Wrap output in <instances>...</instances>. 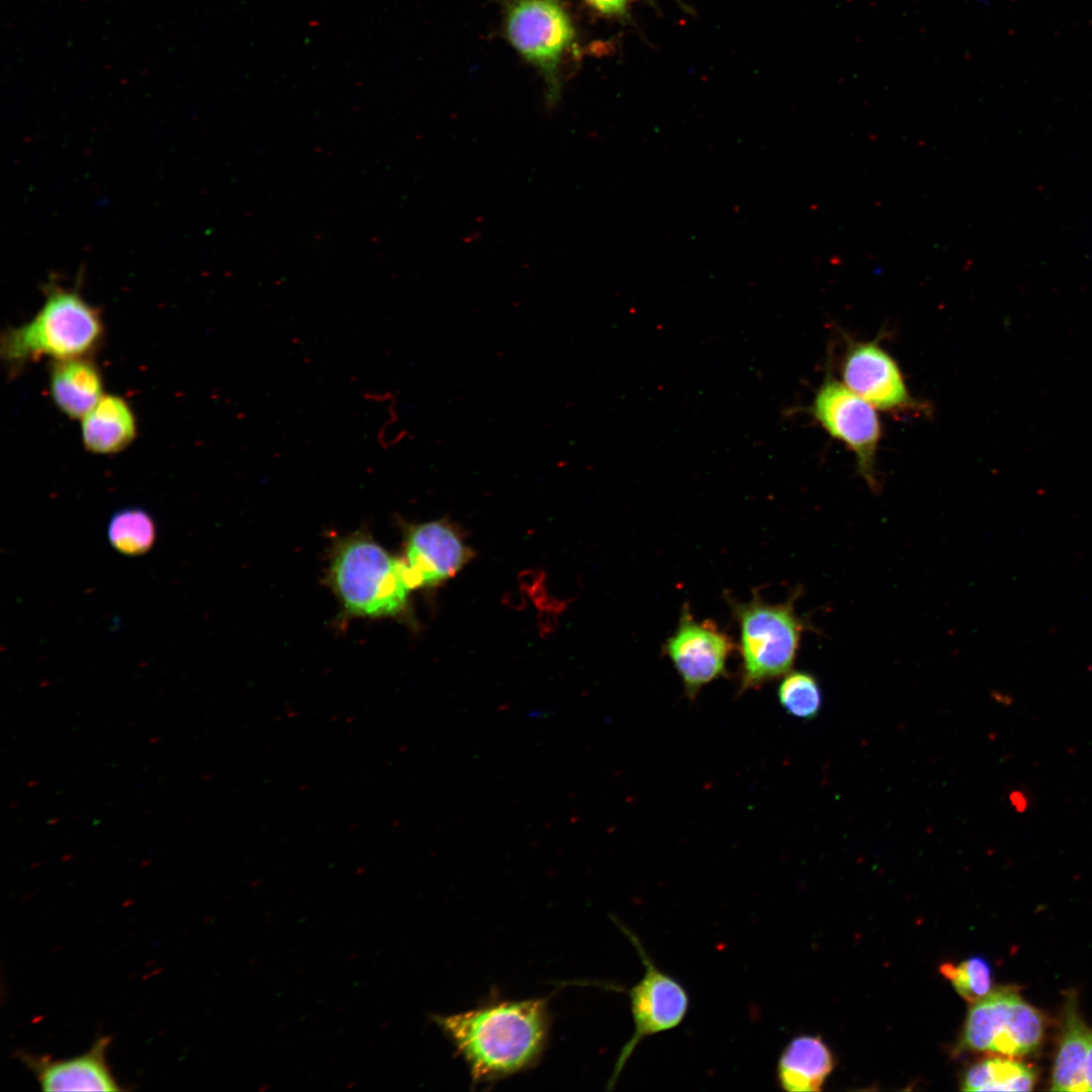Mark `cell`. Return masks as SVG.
Instances as JSON below:
<instances>
[{
	"mask_svg": "<svg viewBox=\"0 0 1092 1092\" xmlns=\"http://www.w3.org/2000/svg\"><path fill=\"white\" fill-rule=\"evenodd\" d=\"M110 1036L98 1037L86 1053L65 1060L17 1053L43 1091H120L107 1063Z\"/></svg>",
	"mask_w": 1092,
	"mask_h": 1092,
	"instance_id": "obj_12",
	"label": "cell"
},
{
	"mask_svg": "<svg viewBox=\"0 0 1092 1092\" xmlns=\"http://www.w3.org/2000/svg\"><path fill=\"white\" fill-rule=\"evenodd\" d=\"M329 576L344 611L354 617H395L405 610L414 589L404 560L362 532L337 542Z\"/></svg>",
	"mask_w": 1092,
	"mask_h": 1092,
	"instance_id": "obj_2",
	"label": "cell"
},
{
	"mask_svg": "<svg viewBox=\"0 0 1092 1092\" xmlns=\"http://www.w3.org/2000/svg\"><path fill=\"white\" fill-rule=\"evenodd\" d=\"M842 383L875 408H915V400L895 359L878 341L849 342L841 364Z\"/></svg>",
	"mask_w": 1092,
	"mask_h": 1092,
	"instance_id": "obj_9",
	"label": "cell"
},
{
	"mask_svg": "<svg viewBox=\"0 0 1092 1092\" xmlns=\"http://www.w3.org/2000/svg\"><path fill=\"white\" fill-rule=\"evenodd\" d=\"M136 436V421L127 401L114 394H104L82 418L85 448L96 454L117 453Z\"/></svg>",
	"mask_w": 1092,
	"mask_h": 1092,
	"instance_id": "obj_15",
	"label": "cell"
},
{
	"mask_svg": "<svg viewBox=\"0 0 1092 1092\" xmlns=\"http://www.w3.org/2000/svg\"><path fill=\"white\" fill-rule=\"evenodd\" d=\"M50 392L61 412L71 419H82L104 395L101 373L86 357L55 360Z\"/></svg>",
	"mask_w": 1092,
	"mask_h": 1092,
	"instance_id": "obj_13",
	"label": "cell"
},
{
	"mask_svg": "<svg viewBox=\"0 0 1092 1092\" xmlns=\"http://www.w3.org/2000/svg\"><path fill=\"white\" fill-rule=\"evenodd\" d=\"M810 414L834 439L853 453L857 470L867 484L879 487L875 469L881 440V424L876 408L842 382L827 377L819 386Z\"/></svg>",
	"mask_w": 1092,
	"mask_h": 1092,
	"instance_id": "obj_7",
	"label": "cell"
},
{
	"mask_svg": "<svg viewBox=\"0 0 1092 1092\" xmlns=\"http://www.w3.org/2000/svg\"><path fill=\"white\" fill-rule=\"evenodd\" d=\"M103 331L98 310L79 292L53 285L31 321L3 333L0 354L15 367L43 356L86 357L99 345Z\"/></svg>",
	"mask_w": 1092,
	"mask_h": 1092,
	"instance_id": "obj_3",
	"label": "cell"
},
{
	"mask_svg": "<svg viewBox=\"0 0 1092 1092\" xmlns=\"http://www.w3.org/2000/svg\"><path fill=\"white\" fill-rule=\"evenodd\" d=\"M832 1069L831 1052L821 1037L799 1035L779 1057L777 1081L789 1092L819 1091Z\"/></svg>",
	"mask_w": 1092,
	"mask_h": 1092,
	"instance_id": "obj_14",
	"label": "cell"
},
{
	"mask_svg": "<svg viewBox=\"0 0 1092 1092\" xmlns=\"http://www.w3.org/2000/svg\"><path fill=\"white\" fill-rule=\"evenodd\" d=\"M1043 1015L1014 987H1000L973 1003L960 1041L961 1050L1020 1057L1041 1043Z\"/></svg>",
	"mask_w": 1092,
	"mask_h": 1092,
	"instance_id": "obj_5",
	"label": "cell"
},
{
	"mask_svg": "<svg viewBox=\"0 0 1092 1092\" xmlns=\"http://www.w3.org/2000/svg\"><path fill=\"white\" fill-rule=\"evenodd\" d=\"M507 31L523 57L550 72L574 35L567 13L554 0L518 1L509 13Z\"/></svg>",
	"mask_w": 1092,
	"mask_h": 1092,
	"instance_id": "obj_10",
	"label": "cell"
},
{
	"mask_svg": "<svg viewBox=\"0 0 1092 1092\" xmlns=\"http://www.w3.org/2000/svg\"><path fill=\"white\" fill-rule=\"evenodd\" d=\"M798 593L780 604L766 603L756 590L744 603L726 598L739 626L741 693L785 675L794 665L808 629L796 612Z\"/></svg>",
	"mask_w": 1092,
	"mask_h": 1092,
	"instance_id": "obj_4",
	"label": "cell"
},
{
	"mask_svg": "<svg viewBox=\"0 0 1092 1092\" xmlns=\"http://www.w3.org/2000/svg\"><path fill=\"white\" fill-rule=\"evenodd\" d=\"M735 647L726 631L711 620H697L686 604L662 651L679 674L687 696L694 699L704 686L726 674V664Z\"/></svg>",
	"mask_w": 1092,
	"mask_h": 1092,
	"instance_id": "obj_8",
	"label": "cell"
},
{
	"mask_svg": "<svg viewBox=\"0 0 1092 1092\" xmlns=\"http://www.w3.org/2000/svg\"><path fill=\"white\" fill-rule=\"evenodd\" d=\"M593 8L597 9L603 14L607 15H620L623 14L631 0H585Z\"/></svg>",
	"mask_w": 1092,
	"mask_h": 1092,
	"instance_id": "obj_21",
	"label": "cell"
},
{
	"mask_svg": "<svg viewBox=\"0 0 1092 1092\" xmlns=\"http://www.w3.org/2000/svg\"><path fill=\"white\" fill-rule=\"evenodd\" d=\"M619 924V922L617 921ZM622 931L637 949L644 975L629 990L634 1032L622 1048L608 1082L611 1090L636 1046L647 1036L678 1026L689 1009V995L684 986L668 974L660 971L651 961L639 938L624 925Z\"/></svg>",
	"mask_w": 1092,
	"mask_h": 1092,
	"instance_id": "obj_6",
	"label": "cell"
},
{
	"mask_svg": "<svg viewBox=\"0 0 1092 1092\" xmlns=\"http://www.w3.org/2000/svg\"><path fill=\"white\" fill-rule=\"evenodd\" d=\"M404 548L403 560L414 589L436 585L453 576L469 558L460 536L444 522L411 527Z\"/></svg>",
	"mask_w": 1092,
	"mask_h": 1092,
	"instance_id": "obj_11",
	"label": "cell"
},
{
	"mask_svg": "<svg viewBox=\"0 0 1092 1092\" xmlns=\"http://www.w3.org/2000/svg\"><path fill=\"white\" fill-rule=\"evenodd\" d=\"M466 1063L472 1085L496 1082L534 1068L549 1038L548 998L490 1000L455 1014H432Z\"/></svg>",
	"mask_w": 1092,
	"mask_h": 1092,
	"instance_id": "obj_1",
	"label": "cell"
},
{
	"mask_svg": "<svg viewBox=\"0 0 1092 1092\" xmlns=\"http://www.w3.org/2000/svg\"><path fill=\"white\" fill-rule=\"evenodd\" d=\"M1036 1073L1029 1066L1011 1059L995 1057L980 1061L966 1072L964 1091H1030Z\"/></svg>",
	"mask_w": 1092,
	"mask_h": 1092,
	"instance_id": "obj_17",
	"label": "cell"
},
{
	"mask_svg": "<svg viewBox=\"0 0 1092 1092\" xmlns=\"http://www.w3.org/2000/svg\"><path fill=\"white\" fill-rule=\"evenodd\" d=\"M778 699L788 714L802 720L816 718L822 707L817 678L803 670H790L784 675L778 687Z\"/></svg>",
	"mask_w": 1092,
	"mask_h": 1092,
	"instance_id": "obj_19",
	"label": "cell"
},
{
	"mask_svg": "<svg viewBox=\"0 0 1092 1092\" xmlns=\"http://www.w3.org/2000/svg\"><path fill=\"white\" fill-rule=\"evenodd\" d=\"M1092 1028L1082 1019L1075 994H1069L1052 1073V1091H1082V1077Z\"/></svg>",
	"mask_w": 1092,
	"mask_h": 1092,
	"instance_id": "obj_16",
	"label": "cell"
},
{
	"mask_svg": "<svg viewBox=\"0 0 1092 1092\" xmlns=\"http://www.w3.org/2000/svg\"><path fill=\"white\" fill-rule=\"evenodd\" d=\"M107 537L111 546L121 554L141 555L153 547L156 526L145 510L128 507L112 515L107 526Z\"/></svg>",
	"mask_w": 1092,
	"mask_h": 1092,
	"instance_id": "obj_18",
	"label": "cell"
},
{
	"mask_svg": "<svg viewBox=\"0 0 1092 1092\" xmlns=\"http://www.w3.org/2000/svg\"><path fill=\"white\" fill-rule=\"evenodd\" d=\"M1086 1091H1092V1039L1090 1042L1082 1077V1092Z\"/></svg>",
	"mask_w": 1092,
	"mask_h": 1092,
	"instance_id": "obj_22",
	"label": "cell"
},
{
	"mask_svg": "<svg viewBox=\"0 0 1092 1092\" xmlns=\"http://www.w3.org/2000/svg\"><path fill=\"white\" fill-rule=\"evenodd\" d=\"M34 784H35V782H31V783L28 784V787L34 786Z\"/></svg>",
	"mask_w": 1092,
	"mask_h": 1092,
	"instance_id": "obj_23",
	"label": "cell"
},
{
	"mask_svg": "<svg viewBox=\"0 0 1092 1092\" xmlns=\"http://www.w3.org/2000/svg\"><path fill=\"white\" fill-rule=\"evenodd\" d=\"M939 971L951 982L957 993L970 1003L992 991V969L982 957H971L959 965L945 963Z\"/></svg>",
	"mask_w": 1092,
	"mask_h": 1092,
	"instance_id": "obj_20",
	"label": "cell"
}]
</instances>
